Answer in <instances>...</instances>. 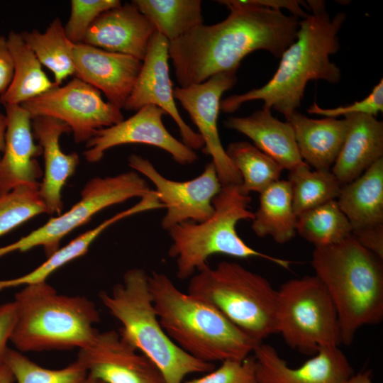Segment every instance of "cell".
<instances>
[{
    "label": "cell",
    "instance_id": "cell-28",
    "mask_svg": "<svg viewBox=\"0 0 383 383\" xmlns=\"http://www.w3.org/2000/svg\"><path fill=\"white\" fill-rule=\"evenodd\" d=\"M131 2L169 42L204 23L201 0H133Z\"/></svg>",
    "mask_w": 383,
    "mask_h": 383
},
{
    "label": "cell",
    "instance_id": "cell-40",
    "mask_svg": "<svg viewBox=\"0 0 383 383\" xmlns=\"http://www.w3.org/2000/svg\"><path fill=\"white\" fill-rule=\"evenodd\" d=\"M16 322V310L13 302L0 306V366L4 364L8 349L7 343Z\"/></svg>",
    "mask_w": 383,
    "mask_h": 383
},
{
    "label": "cell",
    "instance_id": "cell-19",
    "mask_svg": "<svg viewBox=\"0 0 383 383\" xmlns=\"http://www.w3.org/2000/svg\"><path fill=\"white\" fill-rule=\"evenodd\" d=\"M4 106L7 126L0 156V196L23 184H39L43 176L37 160L42 149L34 141L30 114L21 105Z\"/></svg>",
    "mask_w": 383,
    "mask_h": 383
},
{
    "label": "cell",
    "instance_id": "cell-16",
    "mask_svg": "<svg viewBox=\"0 0 383 383\" xmlns=\"http://www.w3.org/2000/svg\"><path fill=\"white\" fill-rule=\"evenodd\" d=\"M169 41L157 31L150 40L142 67L123 109L137 111L154 105L170 115L178 126L182 143L192 150L204 148L198 132L183 120L175 104L168 61Z\"/></svg>",
    "mask_w": 383,
    "mask_h": 383
},
{
    "label": "cell",
    "instance_id": "cell-10",
    "mask_svg": "<svg viewBox=\"0 0 383 383\" xmlns=\"http://www.w3.org/2000/svg\"><path fill=\"white\" fill-rule=\"evenodd\" d=\"M150 190L147 182L134 171L92 178L84 186L77 203L19 240L0 247V257L35 247H42L48 257L60 248L65 236L87 223L98 212L134 197L141 198Z\"/></svg>",
    "mask_w": 383,
    "mask_h": 383
},
{
    "label": "cell",
    "instance_id": "cell-14",
    "mask_svg": "<svg viewBox=\"0 0 383 383\" xmlns=\"http://www.w3.org/2000/svg\"><path fill=\"white\" fill-rule=\"evenodd\" d=\"M165 114L160 108L147 105L130 118L97 131L86 143L85 159L95 163L100 161L110 148L138 143L159 148L180 165L194 163L198 159L197 155L167 130L162 121Z\"/></svg>",
    "mask_w": 383,
    "mask_h": 383
},
{
    "label": "cell",
    "instance_id": "cell-42",
    "mask_svg": "<svg viewBox=\"0 0 383 383\" xmlns=\"http://www.w3.org/2000/svg\"><path fill=\"white\" fill-rule=\"evenodd\" d=\"M343 383H373L371 372L367 370L354 374Z\"/></svg>",
    "mask_w": 383,
    "mask_h": 383
},
{
    "label": "cell",
    "instance_id": "cell-41",
    "mask_svg": "<svg viewBox=\"0 0 383 383\" xmlns=\"http://www.w3.org/2000/svg\"><path fill=\"white\" fill-rule=\"evenodd\" d=\"M13 60L6 38L0 35V96L9 87L13 75Z\"/></svg>",
    "mask_w": 383,
    "mask_h": 383
},
{
    "label": "cell",
    "instance_id": "cell-11",
    "mask_svg": "<svg viewBox=\"0 0 383 383\" xmlns=\"http://www.w3.org/2000/svg\"><path fill=\"white\" fill-rule=\"evenodd\" d=\"M31 117L55 118L70 128L75 143H87L94 133L123 121L121 109L105 101L101 92L74 77L21 105Z\"/></svg>",
    "mask_w": 383,
    "mask_h": 383
},
{
    "label": "cell",
    "instance_id": "cell-31",
    "mask_svg": "<svg viewBox=\"0 0 383 383\" xmlns=\"http://www.w3.org/2000/svg\"><path fill=\"white\" fill-rule=\"evenodd\" d=\"M296 232L315 248H321L348 238L353 228L335 199L298 216Z\"/></svg>",
    "mask_w": 383,
    "mask_h": 383
},
{
    "label": "cell",
    "instance_id": "cell-22",
    "mask_svg": "<svg viewBox=\"0 0 383 383\" xmlns=\"http://www.w3.org/2000/svg\"><path fill=\"white\" fill-rule=\"evenodd\" d=\"M347 131L340 151L331 167L339 182L348 184L383 158V123L370 115L345 116Z\"/></svg>",
    "mask_w": 383,
    "mask_h": 383
},
{
    "label": "cell",
    "instance_id": "cell-9",
    "mask_svg": "<svg viewBox=\"0 0 383 383\" xmlns=\"http://www.w3.org/2000/svg\"><path fill=\"white\" fill-rule=\"evenodd\" d=\"M276 330L288 346L306 355L341 344L334 304L315 274L290 279L277 290Z\"/></svg>",
    "mask_w": 383,
    "mask_h": 383
},
{
    "label": "cell",
    "instance_id": "cell-12",
    "mask_svg": "<svg viewBox=\"0 0 383 383\" xmlns=\"http://www.w3.org/2000/svg\"><path fill=\"white\" fill-rule=\"evenodd\" d=\"M128 160L131 168L155 185L159 200L166 209L161 221L165 230L169 231L184 222H201L212 215V201L222 184L211 161L198 177L179 182L162 176L148 160L140 155H131Z\"/></svg>",
    "mask_w": 383,
    "mask_h": 383
},
{
    "label": "cell",
    "instance_id": "cell-17",
    "mask_svg": "<svg viewBox=\"0 0 383 383\" xmlns=\"http://www.w3.org/2000/svg\"><path fill=\"white\" fill-rule=\"evenodd\" d=\"M260 383H343L354 370L339 346L322 348L298 367H291L275 348L260 343L252 351Z\"/></svg>",
    "mask_w": 383,
    "mask_h": 383
},
{
    "label": "cell",
    "instance_id": "cell-39",
    "mask_svg": "<svg viewBox=\"0 0 383 383\" xmlns=\"http://www.w3.org/2000/svg\"><path fill=\"white\" fill-rule=\"evenodd\" d=\"M353 235L362 247L383 260V224L353 231Z\"/></svg>",
    "mask_w": 383,
    "mask_h": 383
},
{
    "label": "cell",
    "instance_id": "cell-34",
    "mask_svg": "<svg viewBox=\"0 0 383 383\" xmlns=\"http://www.w3.org/2000/svg\"><path fill=\"white\" fill-rule=\"evenodd\" d=\"M4 364L12 372L17 383H87L88 374L77 360L58 370L43 367L20 351L8 348Z\"/></svg>",
    "mask_w": 383,
    "mask_h": 383
},
{
    "label": "cell",
    "instance_id": "cell-3",
    "mask_svg": "<svg viewBox=\"0 0 383 383\" xmlns=\"http://www.w3.org/2000/svg\"><path fill=\"white\" fill-rule=\"evenodd\" d=\"M148 284L159 321L167 335L194 357L213 363L243 360L257 342L211 304L180 291L166 274L153 272Z\"/></svg>",
    "mask_w": 383,
    "mask_h": 383
},
{
    "label": "cell",
    "instance_id": "cell-1",
    "mask_svg": "<svg viewBox=\"0 0 383 383\" xmlns=\"http://www.w3.org/2000/svg\"><path fill=\"white\" fill-rule=\"evenodd\" d=\"M230 13L222 21L204 23L169 42V56L180 87L202 83L238 70L242 60L263 50L276 57L295 40L300 18L248 0L216 1Z\"/></svg>",
    "mask_w": 383,
    "mask_h": 383
},
{
    "label": "cell",
    "instance_id": "cell-36",
    "mask_svg": "<svg viewBox=\"0 0 383 383\" xmlns=\"http://www.w3.org/2000/svg\"><path fill=\"white\" fill-rule=\"evenodd\" d=\"M119 0H72L70 14L64 29L74 44L82 43L94 21L104 12L121 5Z\"/></svg>",
    "mask_w": 383,
    "mask_h": 383
},
{
    "label": "cell",
    "instance_id": "cell-33",
    "mask_svg": "<svg viewBox=\"0 0 383 383\" xmlns=\"http://www.w3.org/2000/svg\"><path fill=\"white\" fill-rule=\"evenodd\" d=\"M226 152L241 176L240 187L245 194L260 193L279 179L283 168L254 145L235 142L229 144Z\"/></svg>",
    "mask_w": 383,
    "mask_h": 383
},
{
    "label": "cell",
    "instance_id": "cell-26",
    "mask_svg": "<svg viewBox=\"0 0 383 383\" xmlns=\"http://www.w3.org/2000/svg\"><path fill=\"white\" fill-rule=\"evenodd\" d=\"M6 40L14 69L9 87L0 96V104L22 105L57 87L45 73L21 33L11 31Z\"/></svg>",
    "mask_w": 383,
    "mask_h": 383
},
{
    "label": "cell",
    "instance_id": "cell-2",
    "mask_svg": "<svg viewBox=\"0 0 383 383\" xmlns=\"http://www.w3.org/2000/svg\"><path fill=\"white\" fill-rule=\"evenodd\" d=\"M306 2L311 13L299 21L296 38L282 54L272 78L262 87L221 100L220 111L233 113L245 102L262 100V108L274 109L287 118L300 106L309 81L340 82V69L330 56L340 49L338 34L346 14L339 12L331 17L324 1Z\"/></svg>",
    "mask_w": 383,
    "mask_h": 383
},
{
    "label": "cell",
    "instance_id": "cell-6",
    "mask_svg": "<svg viewBox=\"0 0 383 383\" xmlns=\"http://www.w3.org/2000/svg\"><path fill=\"white\" fill-rule=\"evenodd\" d=\"M100 299L121 323V337L158 367L166 383H183L194 373H207L216 366L198 360L181 349L167 335L157 318L148 284V275L140 268L126 271L121 283Z\"/></svg>",
    "mask_w": 383,
    "mask_h": 383
},
{
    "label": "cell",
    "instance_id": "cell-30",
    "mask_svg": "<svg viewBox=\"0 0 383 383\" xmlns=\"http://www.w3.org/2000/svg\"><path fill=\"white\" fill-rule=\"evenodd\" d=\"M136 213L137 211L134 206L117 213L95 228L82 233L64 247L60 248L44 262L30 272L16 278L0 280V291L6 288L23 285L26 287L46 282L47 278L57 270L86 254L91 243L107 228L121 219Z\"/></svg>",
    "mask_w": 383,
    "mask_h": 383
},
{
    "label": "cell",
    "instance_id": "cell-20",
    "mask_svg": "<svg viewBox=\"0 0 383 383\" xmlns=\"http://www.w3.org/2000/svg\"><path fill=\"white\" fill-rule=\"evenodd\" d=\"M155 32L133 3H125L102 13L88 29L83 43L143 61Z\"/></svg>",
    "mask_w": 383,
    "mask_h": 383
},
{
    "label": "cell",
    "instance_id": "cell-45",
    "mask_svg": "<svg viewBox=\"0 0 383 383\" xmlns=\"http://www.w3.org/2000/svg\"><path fill=\"white\" fill-rule=\"evenodd\" d=\"M87 383H104L99 380H97V379H92V378H90L88 377V380H87Z\"/></svg>",
    "mask_w": 383,
    "mask_h": 383
},
{
    "label": "cell",
    "instance_id": "cell-8",
    "mask_svg": "<svg viewBox=\"0 0 383 383\" xmlns=\"http://www.w3.org/2000/svg\"><path fill=\"white\" fill-rule=\"evenodd\" d=\"M191 277L187 293L211 304L256 341L277 333V290L262 275L223 261Z\"/></svg>",
    "mask_w": 383,
    "mask_h": 383
},
{
    "label": "cell",
    "instance_id": "cell-18",
    "mask_svg": "<svg viewBox=\"0 0 383 383\" xmlns=\"http://www.w3.org/2000/svg\"><path fill=\"white\" fill-rule=\"evenodd\" d=\"M72 60L74 77L102 92L107 101L121 109L133 89L143 63L132 56L83 43L74 45Z\"/></svg>",
    "mask_w": 383,
    "mask_h": 383
},
{
    "label": "cell",
    "instance_id": "cell-35",
    "mask_svg": "<svg viewBox=\"0 0 383 383\" xmlns=\"http://www.w3.org/2000/svg\"><path fill=\"white\" fill-rule=\"evenodd\" d=\"M40 183L23 184L0 196V236L36 216L47 213L39 193Z\"/></svg>",
    "mask_w": 383,
    "mask_h": 383
},
{
    "label": "cell",
    "instance_id": "cell-21",
    "mask_svg": "<svg viewBox=\"0 0 383 383\" xmlns=\"http://www.w3.org/2000/svg\"><path fill=\"white\" fill-rule=\"evenodd\" d=\"M32 129L44 158L40 196L45 205L47 213L59 215L63 209L62 188L75 172L79 157L77 152L67 154L61 149L60 137L71 132L64 122L49 116H34L32 118Z\"/></svg>",
    "mask_w": 383,
    "mask_h": 383
},
{
    "label": "cell",
    "instance_id": "cell-43",
    "mask_svg": "<svg viewBox=\"0 0 383 383\" xmlns=\"http://www.w3.org/2000/svg\"><path fill=\"white\" fill-rule=\"evenodd\" d=\"M6 126L7 119L6 114H4L0 111V156L4 148Z\"/></svg>",
    "mask_w": 383,
    "mask_h": 383
},
{
    "label": "cell",
    "instance_id": "cell-15",
    "mask_svg": "<svg viewBox=\"0 0 383 383\" xmlns=\"http://www.w3.org/2000/svg\"><path fill=\"white\" fill-rule=\"evenodd\" d=\"M76 360L89 377L104 383H166L155 363L113 330L97 331Z\"/></svg>",
    "mask_w": 383,
    "mask_h": 383
},
{
    "label": "cell",
    "instance_id": "cell-25",
    "mask_svg": "<svg viewBox=\"0 0 383 383\" xmlns=\"http://www.w3.org/2000/svg\"><path fill=\"white\" fill-rule=\"evenodd\" d=\"M337 199L353 232L383 224V158L343 185Z\"/></svg>",
    "mask_w": 383,
    "mask_h": 383
},
{
    "label": "cell",
    "instance_id": "cell-7",
    "mask_svg": "<svg viewBox=\"0 0 383 383\" xmlns=\"http://www.w3.org/2000/svg\"><path fill=\"white\" fill-rule=\"evenodd\" d=\"M240 184L222 186L213 198V212L201 222H184L169 230L172 240L168 255L176 260L177 275L180 279L192 277L213 255H226L238 258L261 257L289 269L291 261L259 252L239 236L237 223L252 220L249 209L250 195L245 194Z\"/></svg>",
    "mask_w": 383,
    "mask_h": 383
},
{
    "label": "cell",
    "instance_id": "cell-27",
    "mask_svg": "<svg viewBox=\"0 0 383 383\" xmlns=\"http://www.w3.org/2000/svg\"><path fill=\"white\" fill-rule=\"evenodd\" d=\"M252 221V231L259 237L270 236L284 244L295 236L297 216L287 180L279 179L260 193L259 207Z\"/></svg>",
    "mask_w": 383,
    "mask_h": 383
},
{
    "label": "cell",
    "instance_id": "cell-44",
    "mask_svg": "<svg viewBox=\"0 0 383 383\" xmlns=\"http://www.w3.org/2000/svg\"><path fill=\"white\" fill-rule=\"evenodd\" d=\"M14 377L9 368L4 364L0 366V383H13Z\"/></svg>",
    "mask_w": 383,
    "mask_h": 383
},
{
    "label": "cell",
    "instance_id": "cell-24",
    "mask_svg": "<svg viewBox=\"0 0 383 383\" xmlns=\"http://www.w3.org/2000/svg\"><path fill=\"white\" fill-rule=\"evenodd\" d=\"M286 119L292 127L302 160L314 170H331L345 140L346 120L311 118L297 111Z\"/></svg>",
    "mask_w": 383,
    "mask_h": 383
},
{
    "label": "cell",
    "instance_id": "cell-23",
    "mask_svg": "<svg viewBox=\"0 0 383 383\" xmlns=\"http://www.w3.org/2000/svg\"><path fill=\"white\" fill-rule=\"evenodd\" d=\"M226 128L251 139L254 145L289 172L304 165L291 125L274 117L262 108L244 117L231 116L223 121Z\"/></svg>",
    "mask_w": 383,
    "mask_h": 383
},
{
    "label": "cell",
    "instance_id": "cell-29",
    "mask_svg": "<svg viewBox=\"0 0 383 383\" xmlns=\"http://www.w3.org/2000/svg\"><path fill=\"white\" fill-rule=\"evenodd\" d=\"M21 34L42 66L52 72L56 85L60 86L68 77L74 75L72 50L75 44L67 37L60 18H55L43 33L33 30Z\"/></svg>",
    "mask_w": 383,
    "mask_h": 383
},
{
    "label": "cell",
    "instance_id": "cell-5",
    "mask_svg": "<svg viewBox=\"0 0 383 383\" xmlns=\"http://www.w3.org/2000/svg\"><path fill=\"white\" fill-rule=\"evenodd\" d=\"M12 302L16 322L10 340L19 351L79 349L97 332L95 304L86 296L60 294L47 282L25 287Z\"/></svg>",
    "mask_w": 383,
    "mask_h": 383
},
{
    "label": "cell",
    "instance_id": "cell-13",
    "mask_svg": "<svg viewBox=\"0 0 383 383\" xmlns=\"http://www.w3.org/2000/svg\"><path fill=\"white\" fill-rule=\"evenodd\" d=\"M236 72H221L202 83L177 87L173 91L174 99L179 101L197 127L204 143L203 151L212 157L211 162L222 186L242 183L239 172L221 143L217 126L221 96L235 84Z\"/></svg>",
    "mask_w": 383,
    "mask_h": 383
},
{
    "label": "cell",
    "instance_id": "cell-37",
    "mask_svg": "<svg viewBox=\"0 0 383 383\" xmlns=\"http://www.w3.org/2000/svg\"><path fill=\"white\" fill-rule=\"evenodd\" d=\"M183 383H260L255 374V364L252 355L243 360H226L201 377Z\"/></svg>",
    "mask_w": 383,
    "mask_h": 383
},
{
    "label": "cell",
    "instance_id": "cell-32",
    "mask_svg": "<svg viewBox=\"0 0 383 383\" xmlns=\"http://www.w3.org/2000/svg\"><path fill=\"white\" fill-rule=\"evenodd\" d=\"M287 181L296 216L336 199L343 186L331 170H311L306 163L289 171Z\"/></svg>",
    "mask_w": 383,
    "mask_h": 383
},
{
    "label": "cell",
    "instance_id": "cell-4",
    "mask_svg": "<svg viewBox=\"0 0 383 383\" xmlns=\"http://www.w3.org/2000/svg\"><path fill=\"white\" fill-rule=\"evenodd\" d=\"M382 261L353 235L313 251L311 266L334 304L341 343L350 345L362 326L383 318Z\"/></svg>",
    "mask_w": 383,
    "mask_h": 383
},
{
    "label": "cell",
    "instance_id": "cell-38",
    "mask_svg": "<svg viewBox=\"0 0 383 383\" xmlns=\"http://www.w3.org/2000/svg\"><path fill=\"white\" fill-rule=\"evenodd\" d=\"M310 114L324 116V118H336L340 116L361 113L376 117L383 111V79L374 87L370 94L360 101H357L350 105L338 106L332 109H324L316 102L311 104L307 110Z\"/></svg>",
    "mask_w": 383,
    "mask_h": 383
}]
</instances>
